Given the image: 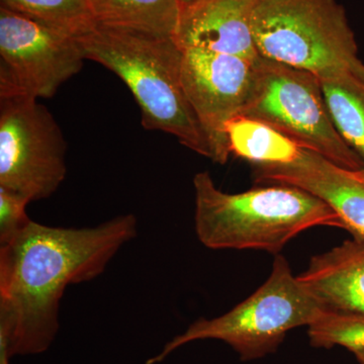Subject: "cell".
Returning a JSON list of instances; mask_svg holds the SVG:
<instances>
[{
	"label": "cell",
	"instance_id": "cell-1",
	"mask_svg": "<svg viewBox=\"0 0 364 364\" xmlns=\"http://www.w3.org/2000/svg\"><path fill=\"white\" fill-rule=\"evenodd\" d=\"M136 233L133 214L86 228L31 221L0 244V346L9 358L47 351L58 334L67 287L102 275Z\"/></svg>",
	"mask_w": 364,
	"mask_h": 364
},
{
	"label": "cell",
	"instance_id": "cell-2",
	"mask_svg": "<svg viewBox=\"0 0 364 364\" xmlns=\"http://www.w3.org/2000/svg\"><path fill=\"white\" fill-rule=\"evenodd\" d=\"M76 39L86 60L107 67L128 86L146 130L174 136L214 162L212 144L182 85V49L173 37L97 25Z\"/></svg>",
	"mask_w": 364,
	"mask_h": 364
},
{
	"label": "cell",
	"instance_id": "cell-3",
	"mask_svg": "<svg viewBox=\"0 0 364 364\" xmlns=\"http://www.w3.org/2000/svg\"><path fill=\"white\" fill-rule=\"evenodd\" d=\"M196 232L214 250H262L279 255L289 241L315 227L344 229L330 205L304 189L267 184L239 193L215 186L210 172L193 177Z\"/></svg>",
	"mask_w": 364,
	"mask_h": 364
},
{
	"label": "cell",
	"instance_id": "cell-4",
	"mask_svg": "<svg viewBox=\"0 0 364 364\" xmlns=\"http://www.w3.org/2000/svg\"><path fill=\"white\" fill-rule=\"evenodd\" d=\"M325 311L279 254L267 282L248 299L220 317L198 318L146 364L162 363L184 345L202 340L225 342L244 361L265 358L279 348L287 333L309 327Z\"/></svg>",
	"mask_w": 364,
	"mask_h": 364
},
{
	"label": "cell",
	"instance_id": "cell-5",
	"mask_svg": "<svg viewBox=\"0 0 364 364\" xmlns=\"http://www.w3.org/2000/svg\"><path fill=\"white\" fill-rule=\"evenodd\" d=\"M251 26L261 57L320 80L364 71L355 36L337 0H257Z\"/></svg>",
	"mask_w": 364,
	"mask_h": 364
},
{
	"label": "cell",
	"instance_id": "cell-6",
	"mask_svg": "<svg viewBox=\"0 0 364 364\" xmlns=\"http://www.w3.org/2000/svg\"><path fill=\"white\" fill-rule=\"evenodd\" d=\"M241 116L269 124L301 148L347 169H361L363 158L333 123L320 79L310 72L260 57Z\"/></svg>",
	"mask_w": 364,
	"mask_h": 364
},
{
	"label": "cell",
	"instance_id": "cell-7",
	"mask_svg": "<svg viewBox=\"0 0 364 364\" xmlns=\"http://www.w3.org/2000/svg\"><path fill=\"white\" fill-rule=\"evenodd\" d=\"M67 143L36 98L0 97V188L28 202L54 195L65 179Z\"/></svg>",
	"mask_w": 364,
	"mask_h": 364
},
{
	"label": "cell",
	"instance_id": "cell-8",
	"mask_svg": "<svg viewBox=\"0 0 364 364\" xmlns=\"http://www.w3.org/2000/svg\"><path fill=\"white\" fill-rule=\"evenodd\" d=\"M85 60L76 38L0 6V97H54Z\"/></svg>",
	"mask_w": 364,
	"mask_h": 364
},
{
	"label": "cell",
	"instance_id": "cell-9",
	"mask_svg": "<svg viewBox=\"0 0 364 364\" xmlns=\"http://www.w3.org/2000/svg\"><path fill=\"white\" fill-rule=\"evenodd\" d=\"M255 63L208 50L182 49V85L212 144L215 163L225 164L231 155L226 127L245 107Z\"/></svg>",
	"mask_w": 364,
	"mask_h": 364
},
{
	"label": "cell",
	"instance_id": "cell-10",
	"mask_svg": "<svg viewBox=\"0 0 364 364\" xmlns=\"http://www.w3.org/2000/svg\"><path fill=\"white\" fill-rule=\"evenodd\" d=\"M261 184H286L304 189L327 203L353 238L364 239V167L347 169L304 149L289 164L253 165Z\"/></svg>",
	"mask_w": 364,
	"mask_h": 364
},
{
	"label": "cell",
	"instance_id": "cell-11",
	"mask_svg": "<svg viewBox=\"0 0 364 364\" xmlns=\"http://www.w3.org/2000/svg\"><path fill=\"white\" fill-rule=\"evenodd\" d=\"M257 0H205L181 9L174 40L181 49L196 48L255 63L260 58L251 16Z\"/></svg>",
	"mask_w": 364,
	"mask_h": 364
},
{
	"label": "cell",
	"instance_id": "cell-12",
	"mask_svg": "<svg viewBox=\"0 0 364 364\" xmlns=\"http://www.w3.org/2000/svg\"><path fill=\"white\" fill-rule=\"evenodd\" d=\"M298 279L326 311L364 314V239L314 256Z\"/></svg>",
	"mask_w": 364,
	"mask_h": 364
},
{
	"label": "cell",
	"instance_id": "cell-13",
	"mask_svg": "<svg viewBox=\"0 0 364 364\" xmlns=\"http://www.w3.org/2000/svg\"><path fill=\"white\" fill-rule=\"evenodd\" d=\"M95 23L173 37L181 7L177 0H85Z\"/></svg>",
	"mask_w": 364,
	"mask_h": 364
},
{
	"label": "cell",
	"instance_id": "cell-14",
	"mask_svg": "<svg viewBox=\"0 0 364 364\" xmlns=\"http://www.w3.org/2000/svg\"><path fill=\"white\" fill-rule=\"evenodd\" d=\"M226 136L231 154L253 165L289 164L304 151L269 124L241 114L228 123Z\"/></svg>",
	"mask_w": 364,
	"mask_h": 364
},
{
	"label": "cell",
	"instance_id": "cell-15",
	"mask_svg": "<svg viewBox=\"0 0 364 364\" xmlns=\"http://www.w3.org/2000/svg\"><path fill=\"white\" fill-rule=\"evenodd\" d=\"M320 81L333 123L364 161V71Z\"/></svg>",
	"mask_w": 364,
	"mask_h": 364
},
{
	"label": "cell",
	"instance_id": "cell-16",
	"mask_svg": "<svg viewBox=\"0 0 364 364\" xmlns=\"http://www.w3.org/2000/svg\"><path fill=\"white\" fill-rule=\"evenodd\" d=\"M0 6L74 38L97 26L85 0H0Z\"/></svg>",
	"mask_w": 364,
	"mask_h": 364
},
{
	"label": "cell",
	"instance_id": "cell-17",
	"mask_svg": "<svg viewBox=\"0 0 364 364\" xmlns=\"http://www.w3.org/2000/svg\"><path fill=\"white\" fill-rule=\"evenodd\" d=\"M308 335L316 348L342 346L351 352L364 350V314L325 311L309 326Z\"/></svg>",
	"mask_w": 364,
	"mask_h": 364
},
{
	"label": "cell",
	"instance_id": "cell-18",
	"mask_svg": "<svg viewBox=\"0 0 364 364\" xmlns=\"http://www.w3.org/2000/svg\"><path fill=\"white\" fill-rule=\"evenodd\" d=\"M26 198L0 188V244L13 238L32 220L26 214Z\"/></svg>",
	"mask_w": 364,
	"mask_h": 364
},
{
	"label": "cell",
	"instance_id": "cell-19",
	"mask_svg": "<svg viewBox=\"0 0 364 364\" xmlns=\"http://www.w3.org/2000/svg\"><path fill=\"white\" fill-rule=\"evenodd\" d=\"M178 1L179 7L181 9H188V7L195 6L200 2L205 1V0H177Z\"/></svg>",
	"mask_w": 364,
	"mask_h": 364
},
{
	"label": "cell",
	"instance_id": "cell-20",
	"mask_svg": "<svg viewBox=\"0 0 364 364\" xmlns=\"http://www.w3.org/2000/svg\"><path fill=\"white\" fill-rule=\"evenodd\" d=\"M11 358H9V354L6 350L4 347L0 346V364H9V360H11Z\"/></svg>",
	"mask_w": 364,
	"mask_h": 364
},
{
	"label": "cell",
	"instance_id": "cell-21",
	"mask_svg": "<svg viewBox=\"0 0 364 364\" xmlns=\"http://www.w3.org/2000/svg\"><path fill=\"white\" fill-rule=\"evenodd\" d=\"M355 356V358L358 359L359 364H364V350H356L352 352Z\"/></svg>",
	"mask_w": 364,
	"mask_h": 364
}]
</instances>
